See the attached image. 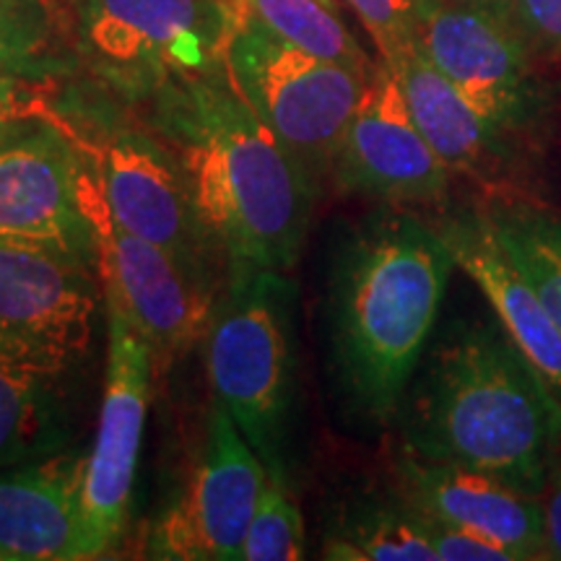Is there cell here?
<instances>
[{
  "label": "cell",
  "instance_id": "1",
  "mask_svg": "<svg viewBox=\"0 0 561 561\" xmlns=\"http://www.w3.org/2000/svg\"><path fill=\"white\" fill-rule=\"evenodd\" d=\"M144 104L149 130L180 161L203 227L231 268L291 271L318 180L257 117L227 66L167 83Z\"/></svg>",
  "mask_w": 561,
  "mask_h": 561
},
{
  "label": "cell",
  "instance_id": "2",
  "mask_svg": "<svg viewBox=\"0 0 561 561\" xmlns=\"http://www.w3.org/2000/svg\"><path fill=\"white\" fill-rule=\"evenodd\" d=\"M455 261L432 224L382 210L343 242L331 276V356L343 401L367 424L401 405Z\"/></svg>",
  "mask_w": 561,
  "mask_h": 561
},
{
  "label": "cell",
  "instance_id": "3",
  "mask_svg": "<svg viewBox=\"0 0 561 561\" xmlns=\"http://www.w3.org/2000/svg\"><path fill=\"white\" fill-rule=\"evenodd\" d=\"M561 447V401L500 322L462 328L413 398L405 453L541 494Z\"/></svg>",
  "mask_w": 561,
  "mask_h": 561
},
{
  "label": "cell",
  "instance_id": "4",
  "mask_svg": "<svg viewBox=\"0 0 561 561\" xmlns=\"http://www.w3.org/2000/svg\"><path fill=\"white\" fill-rule=\"evenodd\" d=\"M294 289L280 271L231 268L229 289L206 333L216 405L234 421L268 479L289 489L294 411Z\"/></svg>",
  "mask_w": 561,
  "mask_h": 561
},
{
  "label": "cell",
  "instance_id": "5",
  "mask_svg": "<svg viewBox=\"0 0 561 561\" xmlns=\"http://www.w3.org/2000/svg\"><path fill=\"white\" fill-rule=\"evenodd\" d=\"M237 0H79L76 47L96 81L128 102L224 66Z\"/></svg>",
  "mask_w": 561,
  "mask_h": 561
},
{
  "label": "cell",
  "instance_id": "6",
  "mask_svg": "<svg viewBox=\"0 0 561 561\" xmlns=\"http://www.w3.org/2000/svg\"><path fill=\"white\" fill-rule=\"evenodd\" d=\"M224 66L257 117L312 178L331 174L371 70L301 50L244 13L224 53Z\"/></svg>",
  "mask_w": 561,
  "mask_h": 561
},
{
  "label": "cell",
  "instance_id": "7",
  "mask_svg": "<svg viewBox=\"0 0 561 561\" xmlns=\"http://www.w3.org/2000/svg\"><path fill=\"white\" fill-rule=\"evenodd\" d=\"M96 234V271L104 297L115 299L151 348L153 375L187 354L219 310L214 261L180 255L112 221L94 167L87 187Z\"/></svg>",
  "mask_w": 561,
  "mask_h": 561
},
{
  "label": "cell",
  "instance_id": "8",
  "mask_svg": "<svg viewBox=\"0 0 561 561\" xmlns=\"http://www.w3.org/2000/svg\"><path fill=\"white\" fill-rule=\"evenodd\" d=\"M416 47L455 89L510 138L536 128L549 91L512 5L416 0Z\"/></svg>",
  "mask_w": 561,
  "mask_h": 561
},
{
  "label": "cell",
  "instance_id": "9",
  "mask_svg": "<svg viewBox=\"0 0 561 561\" xmlns=\"http://www.w3.org/2000/svg\"><path fill=\"white\" fill-rule=\"evenodd\" d=\"M107 310V369L100 426L81 489L83 543L87 559L115 551L128 533L133 479L144 439L146 411L153 380L151 348L115 299L104 297Z\"/></svg>",
  "mask_w": 561,
  "mask_h": 561
},
{
  "label": "cell",
  "instance_id": "10",
  "mask_svg": "<svg viewBox=\"0 0 561 561\" xmlns=\"http://www.w3.org/2000/svg\"><path fill=\"white\" fill-rule=\"evenodd\" d=\"M268 471L229 413L210 411L206 442L178 502L153 523L146 557L161 561H240Z\"/></svg>",
  "mask_w": 561,
  "mask_h": 561
},
{
  "label": "cell",
  "instance_id": "11",
  "mask_svg": "<svg viewBox=\"0 0 561 561\" xmlns=\"http://www.w3.org/2000/svg\"><path fill=\"white\" fill-rule=\"evenodd\" d=\"M81 153L58 121H24L0 138V237L50 242L96 263Z\"/></svg>",
  "mask_w": 561,
  "mask_h": 561
},
{
  "label": "cell",
  "instance_id": "12",
  "mask_svg": "<svg viewBox=\"0 0 561 561\" xmlns=\"http://www.w3.org/2000/svg\"><path fill=\"white\" fill-rule=\"evenodd\" d=\"M102 301L94 261L50 242L0 237V335L79 362Z\"/></svg>",
  "mask_w": 561,
  "mask_h": 561
},
{
  "label": "cell",
  "instance_id": "13",
  "mask_svg": "<svg viewBox=\"0 0 561 561\" xmlns=\"http://www.w3.org/2000/svg\"><path fill=\"white\" fill-rule=\"evenodd\" d=\"M331 174L341 191L409 206H432L450 191L453 172L421 136L401 83L385 60L371 68Z\"/></svg>",
  "mask_w": 561,
  "mask_h": 561
},
{
  "label": "cell",
  "instance_id": "14",
  "mask_svg": "<svg viewBox=\"0 0 561 561\" xmlns=\"http://www.w3.org/2000/svg\"><path fill=\"white\" fill-rule=\"evenodd\" d=\"M73 140L91 157L112 221L180 255L198 261L224 255L203 227L180 161L164 140L136 128L110 130L96 146Z\"/></svg>",
  "mask_w": 561,
  "mask_h": 561
},
{
  "label": "cell",
  "instance_id": "15",
  "mask_svg": "<svg viewBox=\"0 0 561 561\" xmlns=\"http://www.w3.org/2000/svg\"><path fill=\"white\" fill-rule=\"evenodd\" d=\"M405 502L432 520L466 528L507 546L520 561H546L541 494H530L496 476L405 453L401 460Z\"/></svg>",
  "mask_w": 561,
  "mask_h": 561
},
{
  "label": "cell",
  "instance_id": "16",
  "mask_svg": "<svg viewBox=\"0 0 561 561\" xmlns=\"http://www.w3.org/2000/svg\"><path fill=\"white\" fill-rule=\"evenodd\" d=\"M437 231L455 268L479 286L504 333L561 401V331L536 284L496 237L486 210L447 216Z\"/></svg>",
  "mask_w": 561,
  "mask_h": 561
},
{
  "label": "cell",
  "instance_id": "17",
  "mask_svg": "<svg viewBox=\"0 0 561 561\" xmlns=\"http://www.w3.org/2000/svg\"><path fill=\"white\" fill-rule=\"evenodd\" d=\"M87 455L58 453L0 473V559L83 561Z\"/></svg>",
  "mask_w": 561,
  "mask_h": 561
},
{
  "label": "cell",
  "instance_id": "18",
  "mask_svg": "<svg viewBox=\"0 0 561 561\" xmlns=\"http://www.w3.org/2000/svg\"><path fill=\"white\" fill-rule=\"evenodd\" d=\"M401 83L413 123L453 174L496 187L517 164L515 138L491 125L419 50L385 60Z\"/></svg>",
  "mask_w": 561,
  "mask_h": 561
},
{
  "label": "cell",
  "instance_id": "19",
  "mask_svg": "<svg viewBox=\"0 0 561 561\" xmlns=\"http://www.w3.org/2000/svg\"><path fill=\"white\" fill-rule=\"evenodd\" d=\"M73 359L0 335V471L30 466L70 442Z\"/></svg>",
  "mask_w": 561,
  "mask_h": 561
},
{
  "label": "cell",
  "instance_id": "20",
  "mask_svg": "<svg viewBox=\"0 0 561 561\" xmlns=\"http://www.w3.org/2000/svg\"><path fill=\"white\" fill-rule=\"evenodd\" d=\"M325 557L339 561H437L426 515L413 504L354 507L325 541Z\"/></svg>",
  "mask_w": 561,
  "mask_h": 561
},
{
  "label": "cell",
  "instance_id": "21",
  "mask_svg": "<svg viewBox=\"0 0 561 561\" xmlns=\"http://www.w3.org/2000/svg\"><path fill=\"white\" fill-rule=\"evenodd\" d=\"M242 13L276 37L320 58L371 70L375 62L343 24L335 0H237Z\"/></svg>",
  "mask_w": 561,
  "mask_h": 561
},
{
  "label": "cell",
  "instance_id": "22",
  "mask_svg": "<svg viewBox=\"0 0 561 561\" xmlns=\"http://www.w3.org/2000/svg\"><path fill=\"white\" fill-rule=\"evenodd\" d=\"M486 214L496 237L536 284L561 331V219L530 203H502Z\"/></svg>",
  "mask_w": 561,
  "mask_h": 561
},
{
  "label": "cell",
  "instance_id": "23",
  "mask_svg": "<svg viewBox=\"0 0 561 561\" xmlns=\"http://www.w3.org/2000/svg\"><path fill=\"white\" fill-rule=\"evenodd\" d=\"M305 557V520L280 483H265L242 543V561H297Z\"/></svg>",
  "mask_w": 561,
  "mask_h": 561
},
{
  "label": "cell",
  "instance_id": "24",
  "mask_svg": "<svg viewBox=\"0 0 561 561\" xmlns=\"http://www.w3.org/2000/svg\"><path fill=\"white\" fill-rule=\"evenodd\" d=\"M58 26L55 0H0V70L21 73L39 62Z\"/></svg>",
  "mask_w": 561,
  "mask_h": 561
},
{
  "label": "cell",
  "instance_id": "25",
  "mask_svg": "<svg viewBox=\"0 0 561 561\" xmlns=\"http://www.w3.org/2000/svg\"><path fill=\"white\" fill-rule=\"evenodd\" d=\"M346 5L375 39L382 60H392L416 42V0H346Z\"/></svg>",
  "mask_w": 561,
  "mask_h": 561
},
{
  "label": "cell",
  "instance_id": "26",
  "mask_svg": "<svg viewBox=\"0 0 561 561\" xmlns=\"http://www.w3.org/2000/svg\"><path fill=\"white\" fill-rule=\"evenodd\" d=\"M426 525H430V538L434 551H437V561H520L515 551L491 541L481 533L455 528V525L432 520V517H426Z\"/></svg>",
  "mask_w": 561,
  "mask_h": 561
},
{
  "label": "cell",
  "instance_id": "27",
  "mask_svg": "<svg viewBox=\"0 0 561 561\" xmlns=\"http://www.w3.org/2000/svg\"><path fill=\"white\" fill-rule=\"evenodd\" d=\"M512 13L533 50L561 58V0H512Z\"/></svg>",
  "mask_w": 561,
  "mask_h": 561
},
{
  "label": "cell",
  "instance_id": "28",
  "mask_svg": "<svg viewBox=\"0 0 561 561\" xmlns=\"http://www.w3.org/2000/svg\"><path fill=\"white\" fill-rule=\"evenodd\" d=\"M543 504V528L546 546H549V559L561 561V447L553 458L549 473H546L541 489Z\"/></svg>",
  "mask_w": 561,
  "mask_h": 561
},
{
  "label": "cell",
  "instance_id": "29",
  "mask_svg": "<svg viewBox=\"0 0 561 561\" xmlns=\"http://www.w3.org/2000/svg\"><path fill=\"white\" fill-rule=\"evenodd\" d=\"M34 104L30 102V91L24 89L13 73L0 70V138L16 128L19 123L32 121Z\"/></svg>",
  "mask_w": 561,
  "mask_h": 561
},
{
  "label": "cell",
  "instance_id": "30",
  "mask_svg": "<svg viewBox=\"0 0 561 561\" xmlns=\"http://www.w3.org/2000/svg\"><path fill=\"white\" fill-rule=\"evenodd\" d=\"M476 3H491V5H512V0H476Z\"/></svg>",
  "mask_w": 561,
  "mask_h": 561
},
{
  "label": "cell",
  "instance_id": "31",
  "mask_svg": "<svg viewBox=\"0 0 561 561\" xmlns=\"http://www.w3.org/2000/svg\"><path fill=\"white\" fill-rule=\"evenodd\" d=\"M0 561H3V559H0Z\"/></svg>",
  "mask_w": 561,
  "mask_h": 561
}]
</instances>
